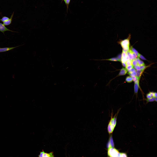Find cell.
Instances as JSON below:
<instances>
[{"mask_svg": "<svg viewBox=\"0 0 157 157\" xmlns=\"http://www.w3.org/2000/svg\"><path fill=\"white\" fill-rule=\"evenodd\" d=\"M17 62L25 64L37 65L36 64L29 63L22 60L12 55L7 48L0 46V63L7 66L13 62Z\"/></svg>", "mask_w": 157, "mask_h": 157, "instance_id": "obj_1", "label": "cell"}, {"mask_svg": "<svg viewBox=\"0 0 157 157\" xmlns=\"http://www.w3.org/2000/svg\"><path fill=\"white\" fill-rule=\"evenodd\" d=\"M28 26V24H27L22 32L20 37L13 41L6 44V48L9 51H16L22 47L24 41V38L27 31Z\"/></svg>", "mask_w": 157, "mask_h": 157, "instance_id": "obj_2", "label": "cell"}, {"mask_svg": "<svg viewBox=\"0 0 157 157\" xmlns=\"http://www.w3.org/2000/svg\"><path fill=\"white\" fill-rule=\"evenodd\" d=\"M46 90L47 89L39 91L33 93L28 94L2 96L0 98V105L10 104L17 101L21 100L32 95Z\"/></svg>", "mask_w": 157, "mask_h": 157, "instance_id": "obj_3", "label": "cell"}, {"mask_svg": "<svg viewBox=\"0 0 157 157\" xmlns=\"http://www.w3.org/2000/svg\"><path fill=\"white\" fill-rule=\"evenodd\" d=\"M19 37L12 33H8L6 34L2 38H0V42L6 44L11 42L17 39Z\"/></svg>", "mask_w": 157, "mask_h": 157, "instance_id": "obj_4", "label": "cell"}, {"mask_svg": "<svg viewBox=\"0 0 157 157\" xmlns=\"http://www.w3.org/2000/svg\"><path fill=\"white\" fill-rule=\"evenodd\" d=\"M132 0H125V1H127L129 4L131 2Z\"/></svg>", "mask_w": 157, "mask_h": 157, "instance_id": "obj_5", "label": "cell"}, {"mask_svg": "<svg viewBox=\"0 0 157 157\" xmlns=\"http://www.w3.org/2000/svg\"><path fill=\"white\" fill-rule=\"evenodd\" d=\"M2 96H0V98Z\"/></svg>", "mask_w": 157, "mask_h": 157, "instance_id": "obj_6", "label": "cell"}]
</instances>
